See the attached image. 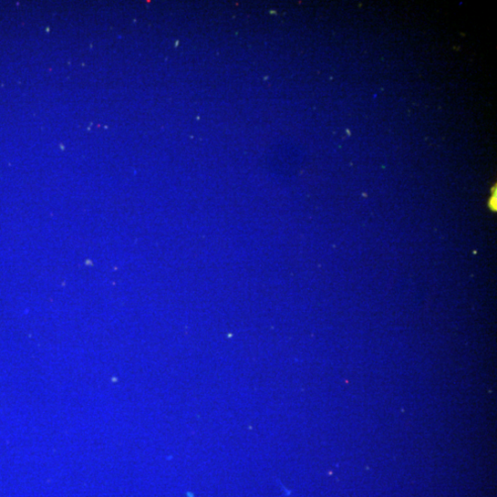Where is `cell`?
<instances>
[]
</instances>
